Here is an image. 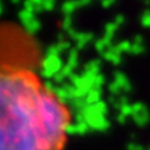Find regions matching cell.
Instances as JSON below:
<instances>
[{
  "label": "cell",
  "mask_w": 150,
  "mask_h": 150,
  "mask_svg": "<svg viewBox=\"0 0 150 150\" xmlns=\"http://www.w3.org/2000/svg\"><path fill=\"white\" fill-rule=\"evenodd\" d=\"M72 114L31 68L0 63V150H64Z\"/></svg>",
  "instance_id": "1"
}]
</instances>
